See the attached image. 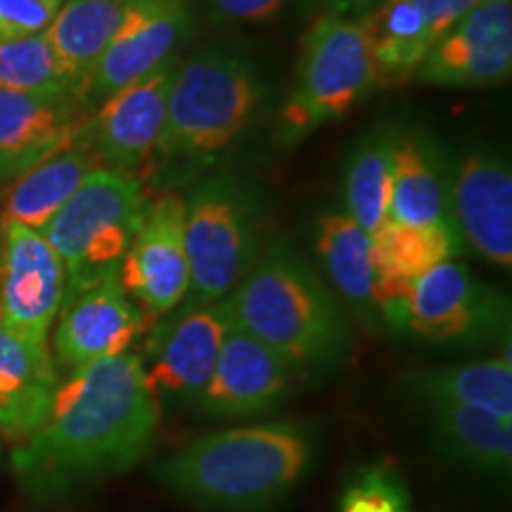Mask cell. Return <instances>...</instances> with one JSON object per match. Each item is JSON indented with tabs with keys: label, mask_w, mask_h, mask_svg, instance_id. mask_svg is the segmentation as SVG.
<instances>
[{
	"label": "cell",
	"mask_w": 512,
	"mask_h": 512,
	"mask_svg": "<svg viewBox=\"0 0 512 512\" xmlns=\"http://www.w3.org/2000/svg\"><path fill=\"white\" fill-rule=\"evenodd\" d=\"M157 399L128 351L72 370L41 425L12 448V472L31 496L53 498L131 470L155 441Z\"/></svg>",
	"instance_id": "obj_1"
},
{
	"label": "cell",
	"mask_w": 512,
	"mask_h": 512,
	"mask_svg": "<svg viewBox=\"0 0 512 512\" xmlns=\"http://www.w3.org/2000/svg\"><path fill=\"white\" fill-rule=\"evenodd\" d=\"M266 98L264 74L245 53L209 48L178 60L152 169L219 162L252 128Z\"/></svg>",
	"instance_id": "obj_2"
},
{
	"label": "cell",
	"mask_w": 512,
	"mask_h": 512,
	"mask_svg": "<svg viewBox=\"0 0 512 512\" xmlns=\"http://www.w3.org/2000/svg\"><path fill=\"white\" fill-rule=\"evenodd\" d=\"M235 328L297 366L337 361L347 323L332 292L285 242H273L226 297Z\"/></svg>",
	"instance_id": "obj_3"
},
{
	"label": "cell",
	"mask_w": 512,
	"mask_h": 512,
	"mask_svg": "<svg viewBox=\"0 0 512 512\" xmlns=\"http://www.w3.org/2000/svg\"><path fill=\"white\" fill-rule=\"evenodd\" d=\"M311 434L297 425H254L216 432L176 451L159 470L171 489L216 508H254L304 477Z\"/></svg>",
	"instance_id": "obj_4"
},
{
	"label": "cell",
	"mask_w": 512,
	"mask_h": 512,
	"mask_svg": "<svg viewBox=\"0 0 512 512\" xmlns=\"http://www.w3.org/2000/svg\"><path fill=\"white\" fill-rule=\"evenodd\" d=\"M377 88L373 57L358 19L320 15L302 38L294 83L280 107L275 143L297 147L335 124Z\"/></svg>",
	"instance_id": "obj_5"
},
{
	"label": "cell",
	"mask_w": 512,
	"mask_h": 512,
	"mask_svg": "<svg viewBox=\"0 0 512 512\" xmlns=\"http://www.w3.org/2000/svg\"><path fill=\"white\" fill-rule=\"evenodd\" d=\"M261 200L245 176L216 171L185 200L190 304L226 299L259 256Z\"/></svg>",
	"instance_id": "obj_6"
},
{
	"label": "cell",
	"mask_w": 512,
	"mask_h": 512,
	"mask_svg": "<svg viewBox=\"0 0 512 512\" xmlns=\"http://www.w3.org/2000/svg\"><path fill=\"white\" fill-rule=\"evenodd\" d=\"M150 190L136 174L95 169L41 230L67 271V292L117 275Z\"/></svg>",
	"instance_id": "obj_7"
},
{
	"label": "cell",
	"mask_w": 512,
	"mask_h": 512,
	"mask_svg": "<svg viewBox=\"0 0 512 512\" xmlns=\"http://www.w3.org/2000/svg\"><path fill=\"white\" fill-rule=\"evenodd\" d=\"M389 320L430 342L467 344L508 328V302L451 259L415 278Z\"/></svg>",
	"instance_id": "obj_8"
},
{
	"label": "cell",
	"mask_w": 512,
	"mask_h": 512,
	"mask_svg": "<svg viewBox=\"0 0 512 512\" xmlns=\"http://www.w3.org/2000/svg\"><path fill=\"white\" fill-rule=\"evenodd\" d=\"M192 29V0H124L119 27L83 86V105L93 112L119 88L181 55Z\"/></svg>",
	"instance_id": "obj_9"
},
{
	"label": "cell",
	"mask_w": 512,
	"mask_h": 512,
	"mask_svg": "<svg viewBox=\"0 0 512 512\" xmlns=\"http://www.w3.org/2000/svg\"><path fill=\"white\" fill-rule=\"evenodd\" d=\"M178 60L181 55L169 57L152 72L119 88L91 112L83 140L102 169L126 171L140 178L145 169H152Z\"/></svg>",
	"instance_id": "obj_10"
},
{
	"label": "cell",
	"mask_w": 512,
	"mask_h": 512,
	"mask_svg": "<svg viewBox=\"0 0 512 512\" xmlns=\"http://www.w3.org/2000/svg\"><path fill=\"white\" fill-rule=\"evenodd\" d=\"M119 283L145 320L164 318L188 297L185 200L164 192L147 202L143 221L119 266Z\"/></svg>",
	"instance_id": "obj_11"
},
{
	"label": "cell",
	"mask_w": 512,
	"mask_h": 512,
	"mask_svg": "<svg viewBox=\"0 0 512 512\" xmlns=\"http://www.w3.org/2000/svg\"><path fill=\"white\" fill-rule=\"evenodd\" d=\"M64 292L67 271L43 233L19 223H3L0 320L31 342L48 344Z\"/></svg>",
	"instance_id": "obj_12"
},
{
	"label": "cell",
	"mask_w": 512,
	"mask_h": 512,
	"mask_svg": "<svg viewBox=\"0 0 512 512\" xmlns=\"http://www.w3.org/2000/svg\"><path fill=\"white\" fill-rule=\"evenodd\" d=\"M448 211L460 240L489 259L512 264V169L508 157L491 147H477L451 169Z\"/></svg>",
	"instance_id": "obj_13"
},
{
	"label": "cell",
	"mask_w": 512,
	"mask_h": 512,
	"mask_svg": "<svg viewBox=\"0 0 512 512\" xmlns=\"http://www.w3.org/2000/svg\"><path fill=\"white\" fill-rule=\"evenodd\" d=\"M512 69V0H482L434 43L413 74L446 88L491 86Z\"/></svg>",
	"instance_id": "obj_14"
},
{
	"label": "cell",
	"mask_w": 512,
	"mask_h": 512,
	"mask_svg": "<svg viewBox=\"0 0 512 512\" xmlns=\"http://www.w3.org/2000/svg\"><path fill=\"white\" fill-rule=\"evenodd\" d=\"M145 330L143 311L124 292L117 275L64 292L55 318V356L62 366L88 363L126 354Z\"/></svg>",
	"instance_id": "obj_15"
},
{
	"label": "cell",
	"mask_w": 512,
	"mask_h": 512,
	"mask_svg": "<svg viewBox=\"0 0 512 512\" xmlns=\"http://www.w3.org/2000/svg\"><path fill=\"white\" fill-rule=\"evenodd\" d=\"M230 328L233 318L226 299L190 304L181 316L159 325L150 339V366H143L155 394L162 389L166 394L200 399Z\"/></svg>",
	"instance_id": "obj_16"
},
{
	"label": "cell",
	"mask_w": 512,
	"mask_h": 512,
	"mask_svg": "<svg viewBox=\"0 0 512 512\" xmlns=\"http://www.w3.org/2000/svg\"><path fill=\"white\" fill-rule=\"evenodd\" d=\"M91 110L81 98L0 91V181L12 183L81 140Z\"/></svg>",
	"instance_id": "obj_17"
},
{
	"label": "cell",
	"mask_w": 512,
	"mask_h": 512,
	"mask_svg": "<svg viewBox=\"0 0 512 512\" xmlns=\"http://www.w3.org/2000/svg\"><path fill=\"white\" fill-rule=\"evenodd\" d=\"M292 370L283 356L233 325L200 394V406L223 418L266 413L287 394Z\"/></svg>",
	"instance_id": "obj_18"
},
{
	"label": "cell",
	"mask_w": 512,
	"mask_h": 512,
	"mask_svg": "<svg viewBox=\"0 0 512 512\" xmlns=\"http://www.w3.org/2000/svg\"><path fill=\"white\" fill-rule=\"evenodd\" d=\"M57 384L48 344L31 342L0 320V437H29L48 415Z\"/></svg>",
	"instance_id": "obj_19"
},
{
	"label": "cell",
	"mask_w": 512,
	"mask_h": 512,
	"mask_svg": "<svg viewBox=\"0 0 512 512\" xmlns=\"http://www.w3.org/2000/svg\"><path fill=\"white\" fill-rule=\"evenodd\" d=\"M453 226H401L387 221L373 233L375 306L392 318L422 273L460 252Z\"/></svg>",
	"instance_id": "obj_20"
},
{
	"label": "cell",
	"mask_w": 512,
	"mask_h": 512,
	"mask_svg": "<svg viewBox=\"0 0 512 512\" xmlns=\"http://www.w3.org/2000/svg\"><path fill=\"white\" fill-rule=\"evenodd\" d=\"M446 159L425 133L394 131V181L389 221L401 226H453ZM456 228V226H453Z\"/></svg>",
	"instance_id": "obj_21"
},
{
	"label": "cell",
	"mask_w": 512,
	"mask_h": 512,
	"mask_svg": "<svg viewBox=\"0 0 512 512\" xmlns=\"http://www.w3.org/2000/svg\"><path fill=\"white\" fill-rule=\"evenodd\" d=\"M95 169L102 166L81 136L74 145L55 152L12 181L3 200V223H19L41 233Z\"/></svg>",
	"instance_id": "obj_22"
},
{
	"label": "cell",
	"mask_w": 512,
	"mask_h": 512,
	"mask_svg": "<svg viewBox=\"0 0 512 512\" xmlns=\"http://www.w3.org/2000/svg\"><path fill=\"white\" fill-rule=\"evenodd\" d=\"M366 31L377 88L413 79L434 41L413 0H384L358 19Z\"/></svg>",
	"instance_id": "obj_23"
},
{
	"label": "cell",
	"mask_w": 512,
	"mask_h": 512,
	"mask_svg": "<svg viewBox=\"0 0 512 512\" xmlns=\"http://www.w3.org/2000/svg\"><path fill=\"white\" fill-rule=\"evenodd\" d=\"M124 0H64L46 36L83 100V86L119 27Z\"/></svg>",
	"instance_id": "obj_24"
},
{
	"label": "cell",
	"mask_w": 512,
	"mask_h": 512,
	"mask_svg": "<svg viewBox=\"0 0 512 512\" xmlns=\"http://www.w3.org/2000/svg\"><path fill=\"white\" fill-rule=\"evenodd\" d=\"M427 408L434 434L451 456L489 475H510L512 420L448 401H427Z\"/></svg>",
	"instance_id": "obj_25"
},
{
	"label": "cell",
	"mask_w": 512,
	"mask_h": 512,
	"mask_svg": "<svg viewBox=\"0 0 512 512\" xmlns=\"http://www.w3.org/2000/svg\"><path fill=\"white\" fill-rule=\"evenodd\" d=\"M316 249L335 290L361 311L375 306L373 235L347 211H328L318 219Z\"/></svg>",
	"instance_id": "obj_26"
},
{
	"label": "cell",
	"mask_w": 512,
	"mask_h": 512,
	"mask_svg": "<svg viewBox=\"0 0 512 512\" xmlns=\"http://www.w3.org/2000/svg\"><path fill=\"white\" fill-rule=\"evenodd\" d=\"M394 181V131H373L351 150L344 169L347 214L370 235L389 221Z\"/></svg>",
	"instance_id": "obj_27"
},
{
	"label": "cell",
	"mask_w": 512,
	"mask_h": 512,
	"mask_svg": "<svg viewBox=\"0 0 512 512\" xmlns=\"http://www.w3.org/2000/svg\"><path fill=\"white\" fill-rule=\"evenodd\" d=\"M422 399L448 401L512 420V361L510 347L489 361L467 363L422 373L415 380Z\"/></svg>",
	"instance_id": "obj_28"
},
{
	"label": "cell",
	"mask_w": 512,
	"mask_h": 512,
	"mask_svg": "<svg viewBox=\"0 0 512 512\" xmlns=\"http://www.w3.org/2000/svg\"><path fill=\"white\" fill-rule=\"evenodd\" d=\"M0 91L81 98L57 60L46 31L0 41Z\"/></svg>",
	"instance_id": "obj_29"
},
{
	"label": "cell",
	"mask_w": 512,
	"mask_h": 512,
	"mask_svg": "<svg viewBox=\"0 0 512 512\" xmlns=\"http://www.w3.org/2000/svg\"><path fill=\"white\" fill-rule=\"evenodd\" d=\"M339 512H411V501L389 467H370L347 486Z\"/></svg>",
	"instance_id": "obj_30"
},
{
	"label": "cell",
	"mask_w": 512,
	"mask_h": 512,
	"mask_svg": "<svg viewBox=\"0 0 512 512\" xmlns=\"http://www.w3.org/2000/svg\"><path fill=\"white\" fill-rule=\"evenodd\" d=\"M62 3L64 0H0V41L46 31Z\"/></svg>",
	"instance_id": "obj_31"
},
{
	"label": "cell",
	"mask_w": 512,
	"mask_h": 512,
	"mask_svg": "<svg viewBox=\"0 0 512 512\" xmlns=\"http://www.w3.org/2000/svg\"><path fill=\"white\" fill-rule=\"evenodd\" d=\"M292 0H207V19L214 27L271 22Z\"/></svg>",
	"instance_id": "obj_32"
},
{
	"label": "cell",
	"mask_w": 512,
	"mask_h": 512,
	"mask_svg": "<svg viewBox=\"0 0 512 512\" xmlns=\"http://www.w3.org/2000/svg\"><path fill=\"white\" fill-rule=\"evenodd\" d=\"M430 29L432 41L437 43L446 31H451L467 12L477 8L482 0H413Z\"/></svg>",
	"instance_id": "obj_33"
},
{
	"label": "cell",
	"mask_w": 512,
	"mask_h": 512,
	"mask_svg": "<svg viewBox=\"0 0 512 512\" xmlns=\"http://www.w3.org/2000/svg\"><path fill=\"white\" fill-rule=\"evenodd\" d=\"M384 0H306L313 17H344V19H363L373 12Z\"/></svg>",
	"instance_id": "obj_34"
},
{
	"label": "cell",
	"mask_w": 512,
	"mask_h": 512,
	"mask_svg": "<svg viewBox=\"0 0 512 512\" xmlns=\"http://www.w3.org/2000/svg\"><path fill=\"white\" fill-rule=\"evenodd\" d=\"M0 453H3V448H0Z\"/></svg>",
	"instance_id": "obj_35"
}]
</instances>
